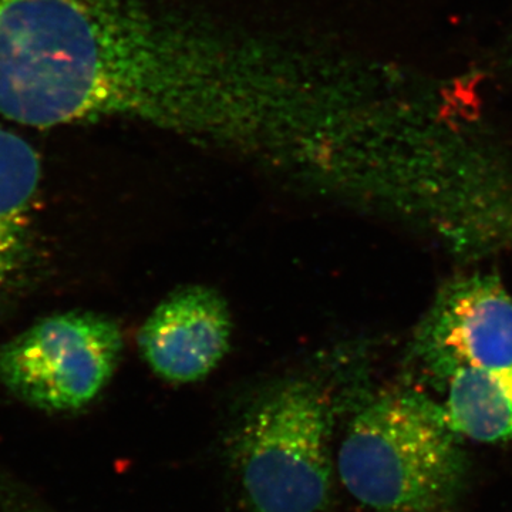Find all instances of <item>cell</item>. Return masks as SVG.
Here are the masks:
<instances>
[{
  "label": "cell",
  "instance_id": "6da1fadb",
  "mask_svg": "<svg viewBox=\"0 0 512 512\" xmlns=\"http://www.w3.org/2000/svg\"><path fill=\"white\" fill-rule=\"evenodd\" d=\"M130 0H0V119L123 117Z\"/></svg>",
  "mask_w": 512,
  "mask_h": 512
},
{
  "label": "cell",
  "instance_id": "7a4b0ae2",
  "mask_svg": "<svg viewBox=\"0 0 512 512\" xmlns=\"http://www.w3.org/2000/svg\"><path fill=\"white\" fill-rule=\"evenodd\" d=\"M412 356L444 397L454 433L483 443L512 439V296L498 276L444 286L421 319Z\"/></svg>",
  "mask_w": 512,
  "mask_h": 512
},
{
  "label": "cell",
  "instance_id": "3957f363",
  "mask_svg": "<svg viewBox=\"0 0 512 512\" xmlns=\"http://www.w3.org/2000/svg\"><path fill=\"white\" fill-rule=\"evenodd\" d=\"M458 437L439 402L414 387H394L357 410L336 473L372 511L451 512L468 476Z\"/></svg>",
  "mask_w": 512,
  "mask_h": 512
},
{
  "label": "cell",
  "instance_id": "277c9868",
  "mask_svg": "<svg viewBox=\"0 0 512 512\" xmlns=\"http://www.w3.org/2000/svg\"><path fill=\"white\" fill-rule=\"evenodd\" d=\"M332 410L319 387L292 382L252 407L231 441L254 512H326L335 494Z\"/></svg>",
  "mask_w": 512,
  "mask_h": 512
},
{
  "label": "cell",
  "instance_id": "5b68a950",
  "mask_svg": "<svg viewBox=\"0 0 512 512\" xmlns=\"http://www.w3.org/2000/svg\"><path fill=\"white\" fill-rule=\"evenodd\" d=\"M121 352L114 320L94 312L56 313L0 346V384L33 409L77 412L109 384Z\"/></svg>",
  "mask_w": 512,
  "mask_h": 512
},
{
  "label": "cell",
  "instance_id": "8992f818",
  "mask_svg": "<svg viewBox=\"0 0 512 512\" xmlns=\"http://www.w3.org/2000/svg\"><path fill=\"white\" fill-rule=\"evenodd\" d=\"M224 299L205 286H187L165 298L138 333L141 355L165 382L187 384L210 375L231 342Z\"/></svg>",
  "mask_w": 512,
  "mask_h": 512
},
{
  "label": "cell",
  "instance_id": "52a82bcc",
  "mask_svg": "<svg viewBox=\"0 0 512 512\" xmlns=\"http://www.w3.org/2000/svg\"><path fill=\"white\" fill-rule=\"evenodd\" d=\"M40 161L28 141L0 127V295L28 259Z\"/></svg>",
  "mask_w": 512,
  "mask_h": 512
},
{
  "label": "cell",
  "instance_id": "ba28073f",
  "mask_svg": "<svg viewBox=\"0 0 512 512\" xmlns=\"http://www.w3.org/2000/svg\"><path fill=\"white\" fill-rule=\"evenodd\" d=\"M0 512H62L25 481L0 467Z\"/></svg>",
  "mask_w": 512,
  "mask_h": 512
}]
</instances>
